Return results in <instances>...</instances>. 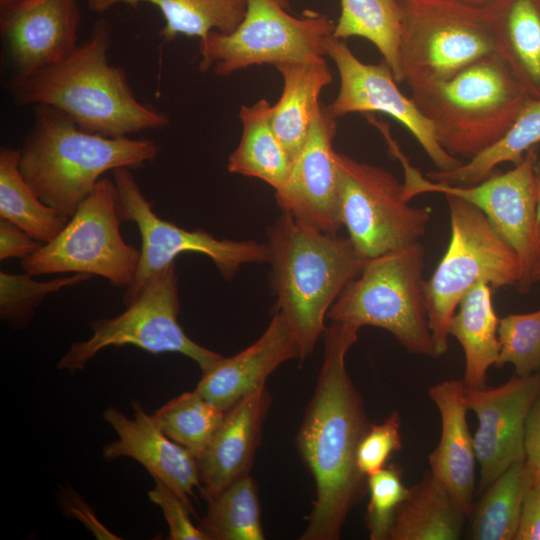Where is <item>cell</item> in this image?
Listing matches in <instances>:
<instances>
[{"mask_svg": "<svg viewBox=\"0 0 540 540\" xmlns=\"http://www.w3.org/2000/svg\"><path fill=\"white\" fill-rule=\"evenodd\" d=\"M131 405L134 418L114 407L104 410L103 418L118 436L103 448L104 458L108 461L119 457L136 460L153 479L169 486L192 515H196L191 499L195 498L194 489L201 488L197 459L166 436L139 401H132Z\"/></svg>", "mask_w": 540, "mask_h": 540, "instance_id": "19", "label": "cell"}, {"mask_svg": "<svg viewBox=\"0 0 540 540\" xmlns=\"http://www.w3.org/2000/svg\"><path fill=\"white\" fill-rule=\"evenodd\" d=\"M225 413L194 390L171 399L151 417L166 436L198 460L221 425Z\"/></svg>", "mask_w": 540, "mask_h": 540, "instance_id": "34", "label": "cell"}, {"mask_svg": "<svg viewBox=\"0 0 540 540\" xmlns=\"http://www.w3.org/2000/svg\"><path fill=\"white\" fill-rule=\"evenodd\" d=\"M461 1L481 6V5H484L486 2H488L489 0H461Z\"/></svg>", "mask_w": 540, "mask_h": 540, "instance_id": "46", "label": "cell"}, {"mask_svg": "<svg viewBox=\"0 0 540 540\" xmlns=\"http://www.w3.org/2000/svg\"><path fill=\"white\" fill-rule=\"evenodd\" d=\"M531 283L540 281V255L536 258L530 274Z\"/></svg>", "mask_w": 540, "mask_h": 540, "instance_id": "45", "label": "cell"}, {"mask_svg": "<svg viewBox=\"0 0 540 540\" xmlns=\"http://www.w3.org/2000/svg\"><path fill=\"white\" fill-rule=\"evenodd\" d=\"M200 529L208 540H263L261 507L255 480L249 475L208 497Z\"/></svg>", "mask_w": 540, "mask_h": 540, "instance_id": "33", "label": "cell"}, {"mask_svg": "<svg viewBox=\"0 0 540 540\" xmlns=\"http://www.w3.org/2000/svg\"><path fill=\"white\" fill-rule=\"evenodd\" d=\"M275 67L282 76L283 90L272 105V125L293 162L307 139L322 104L320 94L332 82V75L325 59L283 62Z\"/></svg>", "mask_w": 540, "mask_h": 540, "instance_id": "24", "label": "cell"}, {"mask_svg": "<svg viewBox=\"0 0 540 540\" xmlns=\"http://www.w3.org/2000/svg\"><path fill=\"white\" fill-rule=\"evenodd\" d=\"M481 6L496 53L527 95L540 99V0H489Z\"/></svg>", "mask_w": 540, "mask_h": 540, "instance_id": "23", "label": "cell"}, {"mask_svg": "<svg viewBox=\"0 0 540 540\" xmlns=\"http://www.w3.org/2000/svg\"><path fill=\"white\" fill-rule=\"evenodd\" d=\"M515 540H540V483L529 480Z\"/></svg>", "mask_w": 540, "mask_h": 540, "instance_id": "43", "label": "cell"}, {"mask_svg": "<svg viewBox=\"0 0 540 540\" xmlns=\"http://www.w3.org/2000/svg\"><path fill=\"white\" fill-rule=\"evenodd\" d=\"M19 151L28 185L42 202L71 218L104 173L143 167L160 147L152 140L85 131L55 108L37 105Z\"/></svg>", "mask_w": 540, "mask_h": 540, "instance_id": "4", "label": "cell"}, {"mask_svg": "<svg viewBox=\"0 0 540 540\" xmlns=\"http://www.w3.org/2000/svg\"><path fill=\"white\" fill-rule=\"evenodd\" d=\"M400 64L411 87L450 78L495 53L483 6L461 0H398Z\"/></svg>", "mask_w": 540, "mask_h": 540, "instance_id": "9", "label": "cell"}, {"mask_svg": "<svg viewBox=\"0 0 540 540\" xmlns=\"http://www.w3.org/2000/svg\"><path fill=\"white\" fill-rule=\"evenodd\" d=\"M529 477L524 461L516 462L484 490L473 505L470 538L515 540Z\"/></svg>", "mask_w": 540, "mask_h": 540, "instance_id": "32", "label": "cell"}, {"mask_svg": "<svg viewBox=\"0 0 540 540\" xmlns=\"http://www.w3.org/2000/svg\"><path fill=\"white\" fill-rule=\"evenodd\" d=\"M467 517L427 471L397 509L389 540H457Z\"/></svg>", "mask_w": 540, "mask_h": 540, "instance_id": "27", "label": "cell"}, {"mask_svg": "<svg viewBox=\"0 0 540 540\" xmlns=\"http://www.w3.org/2000/svg\"><path fill=\"white\" fill-rule=\"evenodd\" d=\"M424 246L371 258L330 307L331 322L387 330L410 353L437 358L423 291Z\"/></svg>", "mask_w": 540, "mask_h": 540, "instance_id": "6", "label": "cell"}, {"mask_svg": "<svg viewBox=\"0 0 540 540\" xmlns=\"http://www.w3.org/2000/svg\"><path fill=\"white\" fill-rule=\"evenodd\" d=\"M358 330L331 322L323 333L321 369L296 436L300 458L315 482L313 507L301 540L339 539L347 516L368 492L356 455L371 423L345 366Z\"/></svg>", "mask_w": 540, "mask_h": 540, "instance_id": "1", "label": "cell"}, {"mask_svg": "<svg viewBox=\"0 0 540 540\" xmlns=\"http://www.w3.org/2000/svg\"><path fill=\"white\" fill-rule=\"evenodd\" d=\"M148 3L158 8L165 24L160 31L163 42L177 36L204 39L210 32H233L243 20L246 0H88V7L104 13L123 4L136 6Z\"/></svg>", "mask_w": 540, "mask_h": 540, "instance_id": "28", "label": "cell"}, {"mask_svg": "<svg viewBox=\"0 0 540 540\" xmlns=\"http://www.w3.org/2000/svg\"><path fill=\"white\" fill-rule=\"evenodd\" d=\"M540 142V99L529 98L507 132L492 146L466 163L426 177L445 184L471 186L490 176L501 163L519 164L526 152Z\"/></svg>", "mask_w": 540, "mask_h": 540, "instance_id": "30", "label": "cell"}, {"mask_svg": "<svg viewBox=\"0 0 540 540\" xmlns=\"http://www.w3.org/2000/svg\"><path fill=\"white\" fill-rule=\"evenodd\" d=\"M81 20L76 0H8L0 3V33L11 68L24 78L65 57L77 45Z\"/></svg>", "mask_w": 540, "mask_h": 540, "instance_id": "18", "label": "cell"}, {"mask_svg": "<svg viewBox=\"0 0 540 540\" xmlns=\"http://www.w3.org/2000/svg\"><path fill=\"white\" fill-rule=\"evenodd\" d=\"M42 243L10 221L0 220V260L27 258L41 247Z\"/></svg>", "mask_w": 540, "mask_h": 540, "instance_id": "40", "label": "cell"}, {"mask_svg": "<svg viewBox=\"0 0 540 540\" xmlns=\"http://www.w3.org/2000/svg\"><path fill=\"white\" fill-rule=\"evenodd\" d=\"M402 472L398 465L391 464L367 477L365 524L371 540H389L397 509L410 494V488L402 482Z\"/></svg>", "mask_w": 540, "mask_h": 540, "instance_id": "37", "label": "cell"}, {"mask_svg": "<svg viewBox=\"0 0 540 540\" xmlns=\"http://www.w3.org/2000/svg\"><path fill=\"white\" fill-rule=\"evenodd\" d=\"M327 56L335 63L340 88L335 100L327 106L335 117L350 113L380 112L401 123L418 141L439 171H447L462 164L437 142L431 123L420 112L413 100L398 88L388 64H366L360 61L345 40L330 37Z\"/></svg>", "mask_w": 540, "mask_h": 540, "instance_id": "15", "label": "cell"}, {"mask_svg": "<svg viewBox=\"0 0 540 540\" xmlns=\"http://www.w3.org/2000/svg\"><path fill=\"white\" fill-rule=\"evenodd\" d=\"M296 340L283 316L275 311L263 334L249 347L229 358L222 357L202 372L195 390L223 411L265 386L282 363L299 359Z\"/></svg>", "mask_w": 540, "mask_h": 540, "instance_id": "20", "label": "cell"}, {"mask_svg": "<svg viewBox=\"0 0 540 540\" xmlns=\"http://www.w3.org/2000/svg\"><path fill=\"white\" fill-rule=\"evenodd\" d=\"M19 156V149L0 150V217L45 244L64 229L70 218L39 199L20 172Z\"/></svg>", "mask_w": 540, "mask_h": 540, "instance_id": "29", "label": "cell"}, {"mask_svg": "<svg viewBox=\"0 0 540 540\" xmlns=\"http://www.w3.org/2000/svg\"><path fill=\"white\" fill-rule=\"evenodd\" d=\"M179 312L174 262L154 275L121 314L91 322V337L74 342L57 367L71 373L82 371L103 349L132 345L151 354H182L206 371L223 356L190 339L178 323Z\"/></svg>", "mask_w": 540, "mask_h": 540, "instance_id": "11", "label": "cell"}, {"mask_svg": "<svg viewBox=\"0 0 540 540\" xmlns=\"http://www.w3.org/2000/svg\"><path fill=\"white\" fill-rule=\"evenodd\" d=\"M266 244L275 311L287 322L303 361L323 335L330 307L369 259L349 237L320 231L284 212L267 230Z\"/></svg>", "mask_w": 540, "mask_h": 540, "instance_id": "3", "label": "cell"}, {"mask_svg": "<svg viewBox=\"0 0 540 540\" xmlns=\"http://www.w3.org/2000/svg\"><path fill=\"white\" fill-rule=\"evenodd\" d=\"M428 394L441 418L439 443L428 455L430 472L469 517L474 505L476 454L466 418V386L463 381L446 380L431 386Z\"/></svg>", "mask_w": 540, "mask_h": 540, "instance_id": "22", "label": "cell"}, {"mask_svg": "<svg viewBox=\"0 0 540 540\" xmlns=\"http://www.w3.org/2000/svg\"><path fill=\"white\" fill-rule=\"evenodd\" d=\"M536 185V220H535V248L537 257L540 255V159L535 166Z\"/></svg>", "mask_w": 540, "mask_h": 540, "instance_id": "44", "label": "cell"}, {"mask_svg": "<svg viewBox=\"0 0 540 540\" xmlns=\"http://www.w3.org/2000/svg\"><path fill=\"white\" fill-rule=\"evenodd\" d=\"M440 146L472 159L496 143L530 98L495 52L442 81L411 87Z\"/></svg>", "mask_w": 540, "mask_h": 540, "instance_id": "5", "label": "cell"}, {"mask_svg": "<svg viewBox=\"0 0 540 540\" xmlns=\"http://www.w3.org/2000/svg\"><path fill=\"white\" fill-rule=\"evenodd\" d=\"M113 172L122 222H133L141 237L140 259L132 282L125 288L123 304H131L149 280L183 253L209 257L225 280H231L246 263L268 262L267 244L255 240L218 239L203 229L187 230L160 218L143 195L130 169Z\"/></svg>", "mask_w": 540, "mask_h": 540, "instance_id": "12", "label": "cell"}, {"mask_svg": "<svg viewBox=\"0 0 540 540\" xmlns=\"http://www.w3.org/2000/svg\"><path fill=\"white\" fill-rule=\"evenodd\" d=\"M390 154L404 171L403 195L407 201L423 193L460 197L481 210L497 233L516 252L521 266L518 289L527 292L530 274L537 258L535 248L537 146L529 149L522 161L504 173L494 171L471 186H456L433 181L413 167L399 146Z\"/></svg>", "mask_w": 540, "mask_h": 540, "instance_id": "14", "label": "cell"}, {"mask_svg": "<svg viewBox=\"0 0 540 540\" xmlns=\"http://www.w3.org/2000/svg\"><path fill=\"white\" fill-rule=\"evenodd\" d=\"M339 213L357 251L371 259L419 241L431 209L413 207L386 169L337 152Z\"/></svg>", "mask_w": 540, "mask_h": 540, "instance_id": "13", "label": "cell"}, {"mask_svg": "<svg viewBox=\"0 0 540 540\" xmlns=\"http://www.w3.org/2000/svg\"><path fill=\"white\" fill-rule=\"evenodd\" d=\"M246 1L245 16L233 32L212 31L199 41L201 71L229 76L254 65L324 60L335 29L327 15L309 10L293 16L289 0Z\"/></svg>", "mask_w": 540, "mask_h": 540, "instance_id": "8", "label": "cell"}, {"mask_svg": "<svg viewBox=\"0 0 540 540\" xmlns=\"http://www.w3.org/2000/svg\"><path fill=\"white\" fill-rule=\"evenodd\" d=\"M25 272H0V317L14 329L27 327L43 300L59 290L92 278L84 273H73L47 281H37Z\"/></svg>", "mask_w": 540, "mask_h": 540, "instance_id": "35", "label": "cell"}, {"mask_svg": "<svg viewBox=\"0 0 540 540\" xmlns=\"http://www.w3.org/2000/svg\"><path fill=\"white\" fill-rule=\"evenodd\" d=\"M270 404V393L263 386L226 411L221 425L197 460L204 499L249 475Z\"/></svg>", "mask_w": 540, "mask_h": 540, "instance_id": "21", "label": "cell"}, {"mask_svg": "<svg viewBox=\"0 0 540 540\" xmlns=\"http://www.w3.org/2000/svg\"><path fill=\"white\" fill-rule=\"evenodd\" d=\"M6 1H8V0H0V3H4V2H6Z\"/></svg>", "mask_w": 540, "mask_h": 540, "instance_id": "47", "label": "cell"}, {"mask_svg": "<svg viewBox=\"0 0 540 540\" xmlns=\"http://www.w3.org/2000/svg\"><path fill=\"white\" fill-rule=\"evenodd\" d=\"M451 236L447 250L423 291L429 327L438 356L448 349L449 326L462 298L478 283L494 288L518 284L516 252L484 213L466 200L445 195Z\"/></svg>", "mask_w": 540, "mask_h": 540, "instance_id": "7", "label": "cell"}, {"mask_svg": "<svg viewBox=\"0 0 540 540\" xmlns=\"http://www.w3.org/2000/svg\"><path fill=\"white\" fill-rule=\"evenodd\" d=\"M121 222L115 183L101 178L64 229L21 260V267L33 276L84 273L126 288L135 276L140 250L124 241Z\"/></svg>", "mask_w": 540, "mask_h": 540, "instance_id": "10", "label": "cell"}, {"mask_svg": "<svg viewBox=\"0 0 540 540\" xmlns=\"http://www.w3.org/2000/svg\"><path fill=\"white\" fill-rule=\"evenodd\" d=\"M539 393L540 373L515 374L497 387L466 388L468 410L478 420L473 442L481 492L511 465L525 461V421Z\"/></svg>", "mask_w": 540, "mask_h": 540, "instance_id": "16", "label": "cell"}, {"mask_svg": "<svg viewBox=\"0 0 540 540\" xmlns=\"http://www.w3.org/2000/svg\"><path fill=\"white\" fill-rule=\"evenodd\" d=\"M148 491L149 499L158 505L167 521L170 540H208L207 536L190 519L191 511L180 497L164 482L154 479Z\"/></svg>", "mask_w": 540, "mask_h": 540, "instance_id": "39", "label": "cell"}, {"mask_svg": "<svg viewBox=\"0 0 540 540\" xmlns=\"http://www.w3.org/2000/svg\"><path fill=\"white\" fill-rule=\"evenodd\" d=\"M60 502L68 514L78 518L98 539H120L98 521L88 503L71 487L61 489Z\"/></svg>", "mask_w": 540, "mask_h": 540, "instance_id": "42", "label": "cell"}, {"mask_svg": "<svg viewBox=\"0 0 540 540\" xmlns=\"http://www.w3.org/2000/svg\"><path fill=\"white\" fill-rule=\"evenodd\" d=\"M341 12L333 37H362L380 52L398 83L404 81L400 64L402 13L398 0H340Z\"/></svg>", "mask_w": 540, "mask_h": 540, "instance_id": "31", "label": "cell"}, {"mask_svg": "<svg viewBox=\"0 0 540 540\" xmlns=\"http://www.w3.org/2000/svg\"><path fill=\"white\" fill-rule=\"evenodd\" d=\"M401 417L397 410L380 424H371L362 437L356 455L360 473L366 477L386 466L395 451L402 448L400 435Z\"/></svg>", "mask_w": 540, "mask_h": 540, "instance_id": "38", "label": "cell"}, {"mask_svg": "<svg viewBox=\"0 0 540 540\" xmlns=\"http://www.w3.org/2000/svg\"><path fill=\"white\" fill-rule=\"evenodd\" d=\"M110 23L101 18L89 37L65 57L32 74L8 81L17 105H45L63 113L81 129L129 137L168 125V116L140 102L125 71L108 60Z\"/></svg>", "mask_w": 540, "mask_h": 540, "instance_id": "2", "label": "cell"}, {"mask_svg": "<svg viewBox=\"0 0 540 540\" xmlns=\"http://www.w3.org/2000/svg\"><path fill=\"white\" fill-rule=\"evenodd\" d=\"M524 451L529 480L540 483V393L525 421Z\"/></svg>", "mask_w": 540, "mask_h": 540, "instance_id": "41", "label": "cell"}, {"mask_svg": "<svg viewBox=\"0 0 540 540\" xmlns=\"http://www.w3.org/2000/svg\"><path fill=\"white\" fill-rule=\"evenodd\" d=\"M271 115L272 105L264 98L241 107L242 134L227 169L260 179L278 191L288 178L292 161L273 128Z\"/></svg>", "mask_w": 540, "mask_h": 540, "instance_id": "25", "label": "cell"}, {"mask_svg": "<svg viewBox=\"0 0 540 540\" xmlns=\"http://www.w3.org/2000/svg\"><path fill=\"white\" fill-rule=\"evenodd\" d=\"M496 367L512 364L515 374L528 376L540 369V310L499 319Z\"/></svg>", "mask_w": 540, "mask_h": 540, "instance_id": "36", "label": "cell"}, {"mask_svg": "<svg viewBox=\"0 0 540 540\" xmlns=\"http://www.w3.org/2000/svg\"><path fill=\"white\" fill-rule=\"evenodd\" d=\"M336 119L321 104L285 184L275 191L284 213L329 234H337L342 226L337 152L333 148Z\"/></svg>", "mask_w": 540, "mask_h": 540, "instance_id": "17", "label": "cell"}, {"mask_svg": "<svg viewBox=\"0 0 540 540\" xmlns=\"http://www.w3.org/2000/svg\"><path fill=\"white\" fill-rule=\"evenodd\" d=\"M498 323L486 282L476 284L460 301L449 326L465 355L463 382L466 388L484 387L486 375L499 355Z\"/></svg>", "mask_w": 540, "mask_h": 540, "instance_id": "26", "label": "cell"}]
</instances>
